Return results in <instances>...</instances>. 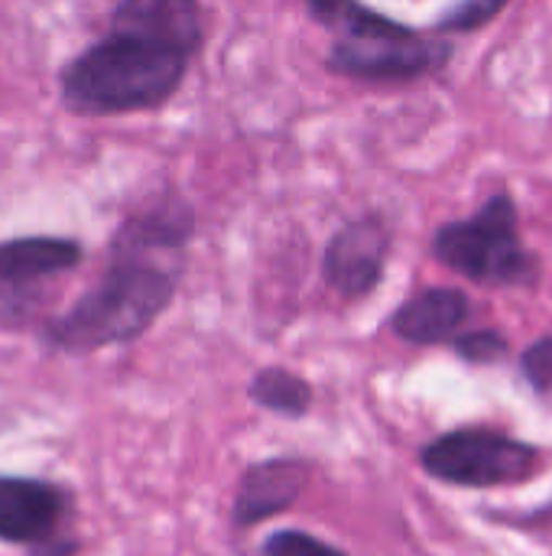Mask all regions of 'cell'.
Here are the masks:
<instances>
[{
    "label": "cell",
    "instance_id": "6da1fadb",
    "mask_svg": "<svg viewBox=\"0 0 552 556\" xmlns=\"http://www.w3.org/2000/svg\"><path fill=\"white\" fill-rule=\"evenodd\" d=\"M205 49L195 0H120L107 29L55 72L59 101L75 117H124L166 108Z\"/></svg>",
    "mask_w": 552,
    "mask_h": 556
},
{
    "label": "cell",
    "instance_id": "7a4b0ae2",
    "mask_svg": "<svg viewBox=\"0 0 552 556\" xmlns=\"http://www.w3.org/2000/svg\"><path fill=\"white\" fill-rule=\"evenodd\" d=\"M182 270L107 257L101 277L59 316L36 329L39 345L62 358H88L143 339L176 303Z\"/></svg>",
    "mask_w": 552,
    "mask_h": 556
},
{
    "label": "cell",
    "instance_id": "3957f363",
    "mask_svg": "<svg viewBox=\"0 0 552 556\" xmlns=\"http://www.w3.org/2000/svg\"><path fill=\"white\" fill-rule=\"evenodd\" d=\"M306 16L332 33L325 72L364 85H413L442 75L455 42L355 0H309Z\"/></svg>",
    "mask_w": 552,
    "mask_h": 556
},
{
    "label": "cell",
    "instance_id": "277c9868",
    "mask_svg": "<svg viewBox=\"0 0 552 556\" xmlns=\"http://www.w3.org/2000/svg\"><path fill=\"white\" fill-rule=\"evenodd\" d=\"M429 254L475 287L537 290L543 283V257L524 241L511 189L491 192L468 218L442 222L429 238Z\"/></svg>",
    "mask_w": 552,
    "mask_h": 556
},
{
    "label": "cell",
    "instance_id": "5b68a950",
    "mask_svg": "<svg viewBox=\"0 0 552 556\" xmlns=\"http://www.w3.org/2000/svg\"><path fill=\"white\" fill-rule=\"evenodd\" d=\"M420 469L449 489L488 492L524 485L543 472V450L524 437L488 424H462L426 440L416 453Z\"/></svg>",
    "mask_w": 552,
    "mask_h": 556
},
{
    "label": "cell",
    "instance_id": "8992f818",
    "mask_svg": "<svg viewBox=\"0 0 552 556\" xmlns=\"http://www.w3.org/2000/svg\"><path fill=\"white\" fill-rule=\"evenodd\" d=\"M85 244L72 235H16L0 241V332L23 336L46 323L52 283L75 274Z\"/></svg>",
    "mask_w": 552,
    "mask_h": 556
},
{
    "label": "cell",
    "instance_id": "52a82bcc",
    "mask_svg": "<svg viewBox=\"0 0 552 556\" xmlns=\"http://www.w3.org/2000/svg\"><path fill=\"white\" fill-rule=\"evenodd\" d=\"M195 231H198V212L192 199L179 186L163 182L159 189L146 192L120 215L107 241V257L150 261L182 270Z\"/></svg>",
    "mask_w": 552,
    "mask_h": 556
},
{
    "label": "cell",
    "instance_id": "ba28073f",
    "mask_svg": "<svg viewBox=\"0 0 552 556\" xmlns=\"http://www.w3.org/2000/svg\"><path fill=\"white\" fill-rule=\"evenodd\" d=\"M78 498L65 482L0 472V544L33 554L72 531Z\"/></svg>",
    "mask_w": 552,
    "mask_h": 556
},
{
    "label": "cell",
    "instance_id": "9c48e42d",
    "mask_svg": "<svg viewBox=\"0 0 552 556\" xmlns=\"http://www.w3.org/2000/svg\"><path fill=\"white\" fill-rule=\"evenodd\" d=\"M394 254V228L384 212H361L335 228L322 251V280L345 303L377 293Z\"/></svg>",
    "mask_w": 552,
    "mask_h": 556
},
{
    "label": "cell",
    "instance_id": "30bf717a",
    "mask_svg": "<svg viewBox=\"0 0 552 556\" xmlns=\"http://www.w3.org/2000/svg\"><path fill=\"white\" fill-rule=\"evenodd\" d=\"M316 463L296 453L264 456L241 469L231 495V528L234 531H254L264 521H273L286 515L312 485Z\"/></svg>",
    "mask_w": 552,
    "mask_h": 556
},
{
    "label": "cell",
    "instance_id": "8fae6325",
    "mask_svg": "<svg viewBox=\"0 0 552 556\" xmlns=\"http://www.w3.org/2000/svg\"><path fill=\"white\" fill-rule=\"evenodd\" d=\"M475 316V303L462 287H420L387 319L394 339L413 349H449Z\"/></svg>",
    "mask_w": 552,
    "mask_h": 556
},
{
    "label": "cell",
    "instance_id": "7c38bea8",
    "mask_svg": "<svg viewBox=\"0 0 552 556\" xmlns=\"http://www.w3.org/2000/svg\"><path fill=\"white\" fill-rule=\"evenodd\" d=\"M247 401L277 420L299 424L316 407V388L290 365H264L247 381Z\"/></svg>",
    "mask_w": 552,
    "mask_h": 556
},
{
    "label": "cell",
    "instance_id": "4fadbf2b",
    "mask_svg": "<svg viewBox=\"0 0 552 556\" xmlns=\"http://www.w3.org/2000/svg\"><path fill=\"white\" fill-rule=\"evenodd\" d=\"M449 352L465 362L468 368H495V365H504L511 358V339L495 329V326H482V329H465L452 345Z\"/></svg>",
    "mask_w": 552,
    "mask_h": 556
},
{
    "label": "cell",
    "instance_id": "5bb4252c",
    "mask_svg": "<svg viewBox=\"0 0 552 556\" xmlns=\"http://www.w3.org/2000/svg\"><path fill=\"white\" fill-rule=\"evenodd\" d=\"M508 10V3H485V0H465L449 7L439 20L429 23V33L439 39H452V36H468L485 29L491 20H498Z\"/></svg>",
    "mask_w": 552,
    "mask_h": 556
},
{
    "label": "cell",
    "instance_id": "9a60e30c",
    "mask_svg": "<svg viewBox=\"0 0 552 556\" xmlns=\"http://www.w3.org/2000/svg\"><path fill=\"white\" fill-rule=\"evenodd\" d=\"M257 556H351L345 547L312 534V531H303V528H280L273 534L264 538Z\"/></svg>",
    "mask_w": 552,
    "mask_h": 556
},
{
    "label": "cell",
    "instance_id": "2e32d148",
    "mask_svg": "<svg viewBox=\"0 0 552 556\" xmlns=\"http://www.w3.org/2000/svg\"><path fill=\"white\" fill-rule=\"evenodd\" d=\"M521 378L537 397H552V332L534 339L521 355H517Z\"/></svg>",
    "mask_w": 552,
    "mask_h": 556
}]
</instances>
